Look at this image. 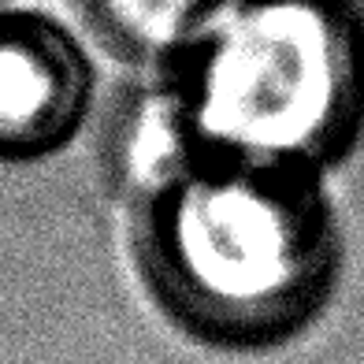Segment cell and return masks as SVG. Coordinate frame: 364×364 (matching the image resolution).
I'll return each instance as SVG.
<instances>
[{
  "label": "cell",
  "instance_id": "obj_4",
  "mask_svg": "<svg viewBox=\"0 0 364 364\" xmlns=\"http://www.w3.org/2000/svg\"><path fill=\"white\" fill-rule=\"evenodd\" d=\"M93 19L138 53H171L186 45L227 0H86Z\"/></svg>",
  "mask_w": 364,
  "mask_h": 364
},
{
  "label": "cell",
  "instance_id": "obj_3",
  "mask_svg": "<svg viewBox=\"0 0 364 364\" xmlns=\"http://www.w3.org/2000/svg\"><path fill=\"white\" fill-rule=\"evenodd\" d=\"M86 101L90 68L71 38L41 19H0V156L63 145Z\"/></svg>",
  "mask_w": 364,
  "mask_h": 364
},
{
  "label": "cell",
  "instance_id": "obj_2",
  "mask_svg": "<svg viewBox=\"0 0 364 364\" xmlns=\"http://www.w3.org/2000/svg\"><path fill=\"white\" fill-rule=\"evenodd\" d=\"M164 260L197 305L264 312L301 301L320 260V220L279 168L223 156L164 208Z\"/></svg>",
  "mask_w": 364,
  "mask_h": 364
},
{
  "label": "cell",
  "instance_id": "obj_1",
  "mask_svg": "<svg viewBox=\"0 0 364 364\" xmlns=\"http://www.w3.org/2000/svg\"><path fill=\"white\" fill-rule=\"evenodd\" d=\"M353 101V41L327 0H250L220 23L190 119L220 156L279 168L335 141Z\"/></svg>",
  "mask_w": 364,
  "mask_h": 364
}]
</instances>
